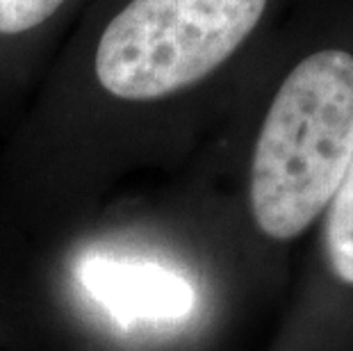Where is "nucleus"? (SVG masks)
I'll list each match as a JSON object with an SVG mask.
<instances>
[{"mask_svg":"<svg viewBox=\"0 0 353 351\" xmlns=\"http://www.w3.org/2000/svg\"><path fill=\"white\" fill-rule=\"evenodd\" d=\"M71 5L73 0H0V62L34 50Z\"/></svg>","mask_w":353,"mask_h":351,"instance_id":"nucleus-4","label":"nucleus"},{"mask_svg":"<svg viewBox=\"0 0 353 351\" xmlns=\"http://www.w3.org/2000/svg\"><path fill=\"white\" fill-rule=\"evenodd\" d=\"M269 351H353V155Z\"/></svg>","mask_w":353,"mask_h":351,"instance_id":"nucleus-3","label":"nucleus"},{"mask_svg":"<svg viewBox=\"0 0 353 351\" xmlns=\"http://www.w3.org/2000/svg\"><path fill=\"white\" fill-rule=\"evenodd\" d=\"M272 0H108L80 37L82 82L105 108L155 112L212 80Z\"/></svg>","mask_w":353,"mask_h":351,"instance_id":"nucleus-2","label":"nucleus"},{"mask_svg":"<svg viewBox=\"0 0 353 351\" xmlns=\"http://www.w3.org/2000/svg\"><path fill=\"white\" fill-rule=\"evenodd\" d=\"M353 155V53L303 55L269 96L242 194L246 258L267 270L317 226Z\"/></svg>","mask_w":353,"mask_h":351,"instance_id":"nucleus-1","label":"nucleus"}]
</instances>
